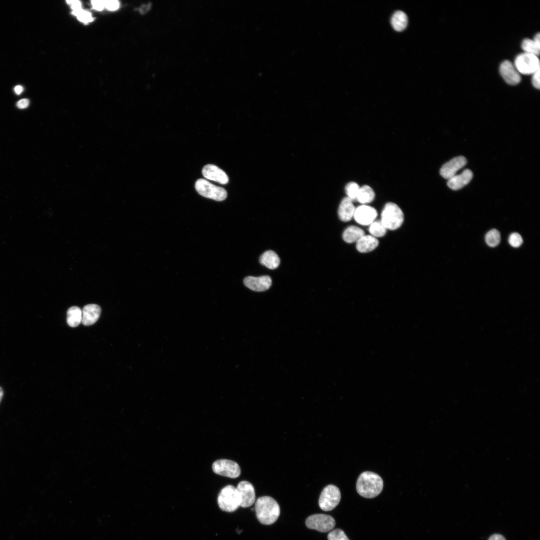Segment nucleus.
<instances>
[{
	"instance_id": "obj_1",
	"label": "nucleus",
	"mask_w": 540,
	"mask_h": 540,
	"mask_svg": "<svg viewBox=\"0 0 540 540\" xmlns=\"http://www.w3.org/2000/svg\"><path fill=\"white\" fill-rule=\"evenodd\" d=\"M256 518L262 524L270 525L275 522L280 514V507L278 502L269 496L258 498L255 504Z\"/></svg>"
},
{
	"instance_id": "obj_2",
	"label": "nucleus",
	"mask_w": 540,
	"mask_h": 540,
	"mask_svg": "<svg viewBox=\"0 0 540 540\" xmlns=\"http://www.w3.org/2000/svg\"><path fill=\"white\" fill-rule=\"evenodd\" d=\"M384 482L382 478L376 473L364 472L358 476L356 490L358 494L365 498H374L382 491Z\"/></svg>"
},
{
	"instance_id": "obj_3",
	"label": "nucleus",
	"mask_w": 540,
	"mask_h": 540,
	"mask_svg": "<svg viewBox=\"0 0 540 540\" xmlns=\"http://www.w3.org/2000/svg\"><path fill=\"white\" fill-rule=\"evenodd\" d=\"M404 219L403 212L396 204L388 202L385 205L382 212L380 221L386 229L394 230L398 228L402 224Z\"/></svg>"
},
{
	"instance_id": "obj_4",
	"label": "nucleus",
	"mask_w": 540,
	"mask_h": 540,
	"mask_svg": "<svg viewBox=\"0 0 540 540\" xmlns=\"http://www.w3.org/2000/svg\"><path fill=\"white\" fill-rule=\"evenodd\" d=\"M218 504L222 511L231 512L240 506L238 494L236 487L228 485L220 491L218 497Z\"/></svg>"
},
{
	"instance_id": "obj_5",
	"label": "nucleus",
	"mask_w": 540,
	"mask_h": 540,
	"mask_svg": "<svg viewBox=\"0 0 540 540\" xmlns=\"http://www.w3.org/2000/svg\"><path fill=\"white\" fill-rule=\"evenodd\" d=\"M195 188L201 196L217 201L223 200L227 196V192L224 188L216 186L203 178L196 180Z\"/></svg>"
},
{
	"instance_id": "obj_6",
	"label": "nucleus",
	"mask_w": 540,
	"mask_h": 540,
	"mask_svg": "<svg viewBox=\"0 0 540 540\" xmlns=\"http://www.w3.org/2000/svg\"><path fill=\"white\" fill-rule=\"evenodd\" d=\"M341 498L338 488L334 485L329 484L324 488L320 494L318 505L324 511H330L339 504Z\"/></svg>"
},
{
	"instance_id": "obj_7",
	"label": "nucleus",
	"mask_w": 540,
	"mask_h": 540,
	"mask_svg": "<svg viewBox=\"0 0 540 540\" xmlns=\"http://www.w3.org/2000/svg\"><path fill=\"white\" fill-rule=\"evenodd\" d=\"M520 74H532L540 70V60L537 56L523 52L518 54L514 64Z\"/></svg>"
},
{
	"instance_id": "obj_8",
	"label": "nucleus",
	"mask_w": 540,
	"mask_h": 540,
	"mask_svg": "<svg viewBox=\"0 0 540 540\" xmlns=\"http://www.w3.org/2000/svg\"><path fill=\"white\" fill-rule=\"evenodd\" d=\"M306 525L310 529L315 530L322 532H326L334 528L336 522L334 519L330 515L314 514L307 518Z\"/></svg>"
},
{
	"instance_id": "obj_9",
	"label": "nucleus",
	"mask_w": 540,
	"mask_h": 540,
	"mask_svg": "<svg viewBox=\"0 0 540 540\" xmlns=\"http://www.w3.org/2000/svg\"><path fill=\"white\" fill-rule=\"evenodd\" d=\"M214 472L220 476L235 478L240 474V468L236 462L226 459H220L214 462L212 465Z\"/></svg>"
},
{
	"instance_id": "obj_10",
	"label": "nucleus",
	"mask_w": 540,
	"mask_h": 540,
	"mask_svg": "<svg viewBox=\"0 0 540 540\" xmlns=\"http://www.w3.org/2000/svg\"><path fill=\"white\" fill-rule=\"evenodd\" d=\"M240 500V506L248 508L256 500L255 490L253 485L249 482L243 480L238 483L236 488Z\"/></svg>"
},
{
	"instance_id": "obj_11",
	"label": "nucleus",
	"mask_w": 540,
	"mask_h": 540,
	"mask_svg": "<svg viewBox=\"0 0 540 540\" xmlns=\"http://www.w3.org/2000/svg\"><path fill=\"white\" fill-rule=\"evenodd\" d=\"M499 70L501 76L507 84L513 86L520 82V74L510 61L506 60L502 62Z\"/></svg>"
},
{
	"instance_id": "obj_12",
	"label": "nucleus",
	"mask_w": 540,
	"mask_h": 540,
	"mask_svg": "<svg viewBox=\"0 0 540 540\" xmlns=\"http://www.w3.org/2000/svg\"><path fill=\"white\" fill-rule=\"evenodd\" d=\"M377 215V212L375 208L364 204L356 208L354 218L359 224L366 226L370 225L374 222Z\"/></svg>"
},
{
	"instance_id": "obj_13",
	"label": "nucleus",
	"mask_w": 540,
	"mask_h": 540,
	"mask_svg": "<svg viewBox=\"0 0 540 540\" xmlns=\"http://www.w3.org/2000/svg\"><path fill=\"white\" fill-rule=\"evenodd\" d=\"M466 159L463 156H458L444 164L440 170V175L446 179H450L456 175V172L466 164Z\"/></svg>"
},
{
	"instance_id": "obj_14",
	"label": "nucleus",
	"mask_w": 540,
	"mask_h": 540,
	"mask_svg": "<svg viewBox=\"0 0 540 540\" xmlns=\"http://www.w3.org/2000/svg\"><path fill=\"white\" fill-rule=\"evenodd\" d=\"M244 283L247 288L254 291L263 292L270 287L272 279L268 276L258 277L249 276L244 279Z\"/></svg>"
},
{
	"instance_id": "obj_15",
	"label": "nucleus",
	"mask_w": 540,
	"mask_h": 540,
	"mask_svg": "<svg viewBox=\"0 0 540 540\" xmlns=\"http://www.w3.org/2000/svg\"><path fill=\"white\" fill-rule=\"evenodd\" d=\"M202 174L206 178L222 184H226L228 182V178L226 173L214 164H208L202 168Z\"/></svg>"
},
{
	"instance_id": "obj_16",
	"label": "nucleus",
	"mask_w": 540,
	"mask_h": 540,
	"mask_svg": "<svg viewBox=\"0 0 540 540\" xmlns=\"http://www.w3.org/2000/svg\"><path fill=\"white\" fill-rule=\"evenodd\" d=\"M100 308L98 304H88L85 306L82 310V322L84 326L93 324L100 318Z\"/></svg>"
},
{
	"instance_id": "obj_17",
	"label": "nucleus",
	"mask_w": 540,
	"mask_h": 540,
	"mask_svg": "<svg viewBox=\"0 0 540 540\" xmlns=\"http://www.w3.org/2000/svg\"><path fill=\"white\" fill-rule=\"evenodd\" d=\"M472 176V172L470 170L466 169L462 174L455 175L448 179V186L452 190H460L470 182Z\"/></svg>"
},
{
	"instance_id": "obj_18",
	"label": "nucleus",
	"mask_w": 540,
	"mask_h": 540,
	"mask_svg": "<svg viewBox=\"0 0 540 540\" xmlns=\"http://www.w3.org/2000/svg\"><path fill=\"white\" fill-rule=\"evenodd\" d=\"M355 210L352 201L345 197L342 200L338 209L340 219L343 222L350 221L354 217Z\"/></svg>"
},
{
	"instance_id": "obj_19",
	"label": "nucleus",
	"mask_w": 540,
	"mask_h": 540,
	"mask_svg": "<svg viewBox=\"0 0 540 540\" xmlns=\"http://www.w3.org/2000/svg\"><path fill=\"white\" fill-rule=\"evenodd\" d=\"M378 244L376 238L371 235H364L357 242L356 248L360 252H367L373 250Z\"/></svg>"
},
{
	"instance_id": "obj_20",
	"label": "nucleus",
	"mask_w": 540,
	"mask_h": 540,
	"mask_svg": "<svg viewBox=\"0 0 540 540\" xmlns=\"http://www.w3.org/2000/svg\"><path fill=\"white\" fill-rule=\"evenodd\" d=\"M260 262L266 268L270 269H274L279 266L280 259L274 252L268 250L260 256Z\"/></svg>"
},
{
	"instance_id": "obj_21",
	"label": "nucleus",
	"mask_w": 540,
	"mask_h": 540,
	"mask_svg": "<svg viewBox=\"0 0 540 540\" xmlns=\"http://www.w3.org/2000/svg\"><path fill=\"white\" fill-rule=\"evenodd\" d=\"M408 18L403 12L398 10L394 13L391 18V24L393 28L398 32L404 30L407 26Z\"/></svg>"
},
{
	"instance_id": "obj_22",
	"label": "nucleus",
	"mask_w": 540,
	"mask_h": 540,
	"mask_svg": "<svg viewBox=\"0 0 540 540\" xmlns=\"http://www.w3.org/2000/svg\"><path fill=\"white\" fill-rule=\"evenodd\" d=\"M364 235V231L356 226H350L347 228L343 232L344 240L348 243L356 242Z\"/></svg>"
},
{
	"instance_id": "obj_23",
	"label": "nucleus",
	"mask_w": 540,
	"mask_h": 540,
	"mask_svg": "<svg viewBox=\"0 0 540 540\" xmlns=\"http://www.w3.org/2000/svg\"><path fill=\"white\" fill-rule=\"evenodd\" d=\"M67 323L70 327L74 328L80 324L82 320V310L76 306H72L67 312Z\"/></svg>"
},
{
	"instance_id": "obj_24",
	"label": "nucleus",
	"mask_w": 540,
	"mask_h": 540,
	"mask_svg": "<svg viewBox=\"0 0 540 540\" xmlns=\"http://www.w3.org/2000/svg\"><path fill=\"white\" fill-rule=\"evenodd\" d=\"M375 196V194L372 188L368 186L364 185L360 187L356 200L362 204H366L372 202Z\"/></svg>"
},
{
	"instance_id": "obj_25",
	"label": "nucleus",
	"mask_w": 540,
	"mask_h": 540,
	"mask_svg": "<svg viewBox=\"0 0 540 540\" xmlns=\"http://www.w3.org/2000/svg\"><path fill=\"white\" fill-rule=\"evenodd\" d=\"M521 47L524 52L532 54L537 56H538L540 54V44L534 40L524 39L522 42Z\"/></svg>"
},
{
	"instance_id": "obj_26",
	"label": "nucleus",
	"mask_w": 540,
	"mask_h": 540,
	"mask_svg": "<svg viewBox=\"0 0 540 540\" xmlns=\"http://www.w3.org/2000/svg\"><path fill=\"white\" fill-rule=\"evenodd\" d=\"M369 232L371 236L374 238L382 237L385 235L386 229L380 220L372 222L369 227Z\"/></svg>"
},
{
	"instance_id": "obj_27",
	"label": "nucleus",
	"mask_w": 540,
	"mask_h": 540,
	"mask_svg": "<svg viewBox=\"0 0 540 540\" xmlns=\"http://www.w3.org/2000/svg\"><path fill=\"white\" fill-rule=\"evenodd\" d=\"M485 240L486 244L490 247L497 246L500 241V232L496 229L491 230L486 234Z\"/></svg>"
},
{
	"instance_id": "obj_28",
	"label": "nucleus",
	"mask_w": 540,
	"mask_h": 540,
	"mask_svg": "<svg viewBox=\"0 0 540 540\" xmlns=\"http://www.w3.org/2000/svg\"><path fill=\"white\" fill-rule=\"evenodd\" d=\"M72 14L75 16L78 20L84 24H88V23L92 22L94 20L90 12L85 10L82 8L72 10Z\"/></svg>"
},
{
	"instance_id": "obj_29",
	"label": "nucleus",
	"mask_w": 540,
	"mask_h": 540,
	"mask_svg": "<svg viewBox=\"0 0 540 540\" xmlns=\"http://www.w3.org/2000/svg\"><path fill=\"white\" fill-rule=\"evenodd\" d=\"M360 188L358 184L355 182L348 183L345 188L346 193L347 195L346 197L352 201L356 200Z\"/></svg>"
},
{
	"instance_id": "obj_30",
	"label": "nucleus",
	"mask_w": 540,
	"mask_h": 540,
	"mask_svg": "<svg viewBox=\"0 0 540 540\" xmlns=\"http://www.w3.org/2000/svg\"><path fill=\"white\" fill-rule=\"evenodd\" d=\"M328 540H349L344 532L340 528L335 529L328 535Z\"/></svg>"
},
{
	"instance_id": "obj_31",
	"label": "nucleus",
	"mask_w": 540,
	"mask_h": 540,
	"mask_svg": "<svg viewBox=\"0 0 540 540\" xmlns=\"http://www.w3.org/2000/svg\"><path fill=\"white\" fill-rule=\"evenodd\" d=\"M523 240L521 236L517 233L512 234L508 238V242L514 248L519 247L522 243Z\"/></svg>"
},
{
	"instance_id": "obj_32",
	"label": "nucleus",
	"mask_w": 540,
	"mask_h": 540,
	"mask_svg": "<svg viewBox=\"0 0 540 540\" xmlns=\"http://www.w3.org/2000/svg\"><path fill=\"white\" fill-rule=\"evenodd\" d=\"M104 8L110 11H115L120 8V2L116 0H104Z\"/></svg>"
},
{
	"instance_id": "obj_33",
	"label": "nucleus",
	"mask_w": 540,
	"mask_h": 540,
	"mask_svg": "<svg viewBox=\"0 0 540 540\" xmlns=\"http://www.w3.org/2000/svg\"><path fill=\"white\" fill-rule=\"evenodd\" d=\"M532 85L535 88L540 89V70H538L532 74Z\"/></svg>"
},
{
	"instance_id": "obj_34",
	"label": "nucleus",
	"mask_w": 540,
	"mask_h": 540,
	"mask_svg": "<svg viewBox=\"0 0 540 540\" xmlns=\"http://www.w3.org/2000/svg\"><path fill=\"white\" fill-rule=\"evenodd\" d=\"M91 4L94 9L98 11H101L104 8V0H92L91 2Z\"/></svg>"
},
{
	"instance_id": "obj_35",
	"label": "nucleus",
	"mask_w": 540,
	"mask_h": 540,
	"mask_svg": "<svg viewBox=\"0 0 540 540\" xmlns=\"http://www.w3.org/2000/svg\"><path fill=\"white\" fill-rule=\"evenodd\" d=\"M66 2L70 5L72 10L82 8L81 2L79 0H68Z\"/></svg>"
},
{
	"instance_id": "obj_36",
	"label": "nucleus",
	"mask_w": 540,
	"mask_h": 540,
	"mask_svg": "<svg viewBox=\"0 0 540 540\" xmlns=\"http://www.w3.org/2000/svg\"><path fill=\"white\" fill-rule=\"evenodd\" d=\"M29 100L26 98L21 99L16 103V106L19 108H25L28 106Z\"/></svg>"
},
{
	"instance_id": "obj_37",
	"label": "nucleus",
	"mask_w": 540,
	"mask_h": 540,
	"mask_svg": "<svg viewBox=\"0 0 540 540\" xmlns=\"http://www.w3.org/2000/svg\"><path fill=\"white\" fill-rule=\"evenodd\" d=\"M150 8V4H144L139 8V11L140 13L144 14L146 12L148 11Z\"/></svg>"
},
{
	"instance_id": "obj_38",
	"label": "nucleus",
	"mask_w": 540,
	"mask_h": 540,
	"mask_svg": "<svg viewBox=\"0 0 540 540\" xmlns=\"http://www.w3.org/2000/svg\"><path fill=\"white\" fill-rule=\"evenodd\" d=\"M488 540H506V538L502 535L499 534H494L490 536Z\"/></svg>"
},
{
	"instance_id": "obj_39",
	"label": "nucleus",
	"mask_w": 540,
	"mask_h": 540,
	"mask_svg": "<svg viewBox=\"0 0 540 540\" xmlns=\"http://www.w3.org/2000/svg\"><path fill=\"white\" fill-rule=\"evenodd\" d=\"M24 90L23 87L20 85H17L14 88V92L18 94H20Z\"/></svg>"
},
{
	"instance_id": "obj_40",
	"label": "nucleus",
	"mask_w": 540,
	"mask_h": 540,
	"mask_svg": "<svg viewBox=\"0 0 540 540\" xmlns=\"http://www.w3.org/2000/svg\"><path fill=\"white\" fill-rule=\"evenodd\" d=\"M4 395V391L2 388L0 386V402L2 400Z\"/></svg>"
}]
</instances>
